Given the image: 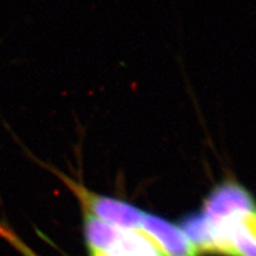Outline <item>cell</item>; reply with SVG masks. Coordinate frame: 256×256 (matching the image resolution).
I'll list each match as a JSON object with an SVG mask.
<instances>
[{
    "instance_id": "1",
    "label": "cell",
    "mask_w": 256,
    "mask_h": 256,
    "mask_svg": "<svg viewBox=\"0 0 256 256\" xmlns=\"http://www.w3.org/2000/svg\"><path fill=\"white\" fill-rule=\"evenodd\" d=\"M20 146H22V143ZM22 148L24 152L27 153V155L31 158L32 162H34L36 164L54 174L64 185L73 192V194L82 204L84 212H90L94 214L95 217L102 219V221L116 228H121L125 230H140L141 220L144 212H141L139 208L123 202L121 200L105 196L93 192L92 190L88 189L82 182L75 180L66 174H64L62 171L56 169L54 166L40 160L24 146Z\"/></svg>"
},
{
    "instance_id": "4",
    "label": "cell",
    "mask_w": 256,
    "mask_h": 256,
    "mask_svg": "<svg viewBox=\"0 0 256 256\" xmlns=\"http://www.w3.org/2000/svg\"><path fill=\"white\" fill-rule=\"evenodd\" d=\"M218 254L226 256H256V237L242 219L212 226Z\"/></svg>"
},
{
    "instance_id": "7",
    "label": "cell",
    "mask_w": 256,
    "mask_h": 256,
    "mask_svg": "<svg viewBox=\"0 0 256 256\" xmlns=\"http://www.w3.org/2000/svg\"><path fill=\"white\" fill-rule=\"evenodd\" d=\"M108 256H159L155 248L139 232L123 230Z\"/></svg>"
},
{
    "instance_id": "5",
    "label": "cell",
    "mask_w": 256,
    "mask_h": 256,
    "mask_svg": "<svg viewBox=\"0 0 256 256\" xmlns=\"http://www.w3.org/2000/svg\"><path fill=\"white\" fill-rule=\"evenodd\" d=\"M84 212L86 240L91 256L107 254L118 240L122 230L90 212Z\"/></svg>"
},
{
    "instance_id": "2",
    "label": "cell",
    "mask_w": 256,
    "mask_h": 256,
    "mask_svg": "<svg viewBox=\"0 0 256 256\" xmlns=\"http://www.w3.org/2000/svg\"><path fill=\"white\" fill-rule=\"evenodd\" d=\"M256 212L253 196L235 178H228L216 185L203 205V217L210 226H219L230 221L242 219Z\"/></svg>"
},
{
    "instance_id": "9",
    "label": "cell",
    "mask_w": 256,
    "mask_h": 256,
    "mask_svg": "<svg viewBox=\"0 0 256 256\" xmlns=\"http://www.w3.org/2000/svg\"><path fill=\"white\" fill-rule=\"evenodd\" d=\"M26 256H36V255H34V254L30 253V252H27V253H26Z\"/></svg>"
},
{
    "instance_id": "10",
    "label": "cell",
    "mask_w": 256,
    "mask_h": 256,
    "mask_svg": "<svg viewBox=\"0 0 256 256\" xmlns=\"http://www.w3.org/2000/svg\"><path fill=\"white\" fill-rule=\"evenodd\" d=\"M95 256H108L107 254H100V255H95Z\"/></svg>"
},
{
    "instance_id": "8",
    "label": "cell",
    "mask_w": 256,
    "mask_h": 256,
    "mask_svg": "<svg viewBox=\"0 0 256 256\" xmlns=\"http://www.w3.org/2000/svg\"><path fill=\"white\" fill-rule=\"evenodd\" d=\"M244 226L250 230L251 233L256 237V212L246 216L242 219Z\"/></svg>"
},
{
    "instance_id": "6",
    "label": "cell",
    "mask_w": 256,
    "mask_h": 256,
    "mask_svg": "<svg viewBox=\"0 0 256 256\" xmlns=\"http://www.w3.org/2000/svg\"><path fill=\"white\" fill-rule=\"evenodd\" d=\"M182 232L201 253L218 254L217 242L210 223L203 214H189L180 221Z\"/></svg>"
},
{
    "instance_id": "3",
    "label": "cell",
    "mask_w": 256,
    "mask_h": 256,
    "mask_svg": "<svg viewBox=\"0 0 256 256\" xmlns=\"http://www.w3.org/2000/svg\"><path fill=\"white\" fill-rule=\"evenodd\" d=\"M139 233L148 240L159 256L200 255L180 228L157 216L143 214Z\"/></svg>"
}]
</instances>
